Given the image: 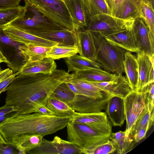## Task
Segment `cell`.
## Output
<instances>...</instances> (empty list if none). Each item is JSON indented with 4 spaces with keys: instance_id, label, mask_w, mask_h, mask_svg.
<instances>
[{
    "instance_id": "obj_27",
    "label": "cell",
    "mask_w": 154,
    "mask_h": 154,
    "mask_svg": "<svg viewBox=\"0 0 154 154\" xmlns=\"http://www.w3.org/2000/svg\"><path fill=\"white\" fill-rule=\"evenodd\" d=\"M67 80L81 91L83 95L94 98H100L108 94L102 91L91 82L69 76Z\"/></svg>"
},
{
    "instance_id": "obj_39",
    "label": "cell",
    "mask_w": 154,
    "mask_h": 154,
    "mask_svg": "<svg viewBox=\"0 0 154 154\" xmlns=\"http://www.w3.org/2000/svg\"><path fill=\"white\" fill-rule=\"evenodd\" d=\"M142 93L145 100L146 105L148 106L150 112L154 110V82L149 83L143 88Z\"/></svg>"
},
{
    "instance_id": "obj_7",
    "label": "cell",
    "mask_w": 154,
    "mask_h": 154,
    "mask_svg": "<svg viewBox=\"0 0 154 154\" xmlns=\"http://www.w3.org/2000/svg\"><path fill=\"white\" fill-rule=\"evenodd\" d=\"M25 45L11 39L3 29H0V51L6 59L7 66L14 73L19 71L28 61L21 51Z\"/></svg>"
},
{
    "instance_id": "obj_6",
    "label": "cell",
    "mask_w": 154,
    "mask_h": 154,
    "mask_svg": "<svg viewBox=\"0 0 154 154\" xmlns=\"http://www.w3.org/2000/svg\"><path fill=\"white\" fill-rule=\"evenodd\" d=\"M45 15L64 28L75 30L64 1L61 0H29Z\"/></svg>"
},
{
    "instance_id": "obj_16",
    "label": "cell",
    "mask_w": 154,
    "mask_h": 154,
    "mask_svg": "<svg viewBox=\"0 0 154 154\" xmlns=\"http://www.w3.org/2000/svg\"><path fill=\"white\" fill-rule=\"evenodd\" d=\"M31 34L55 42L58 46H78L77 37L75 30L65 29L61 30L36 32Z\"/></svg>"
},
{
    "instance_id": "obj_32",
    "label": "cell",
    "mask_w": 154,
    "mask_h": 154,
    "mask_svg": "<svg viewBox=\"0 0 154 154\" xmlns=\"http://www.w3.org/2000/svg\"><path fill=\"white\" fill-rule=\"evenodd\" d=\"M109 139L115 145L118 154L125 153L130 149L133 144V139L129 136L126 137L125 131L112 133Z\"/></svg>"
},
{
    "instance_id": "obj_33",
    "label": "cell",
    "mask_w": 154,
    "mask_h": 154,
    "mask_svg": "<svg viewBox=\"0 0 154 154\" xmlns=\"http://www.w3.org/2000/svg\"><path fill=\"white\" fill-rule=\"evenodd\" d=\"M79 52L78 46L65 47L56 45L51 48L47 53L46 57L54 60L62 58H67L77 54Z\"/></svg>"
},
{
    "instance_id": "obj_28",
    "label": "cell",
    "mask_w": 154,
    "mask_h": 154,
    "mask_svg": "<svg viewBox=\"0 0 154 154\" xmlns=\"http://www.w3.org/2000/svg\"><path fill=\"white\" fill-rule=\"evenodd\" d=\"M140 2L134 0L125 1L118 7L112 16L123 19H135L139 17Z\"/></svg>"
},
{
    "instance_id": "obj_41",
    "label": "cell",
    "mask_w": 154,
    "mask_h": 154,
    "mask_svg": "<svg viewBox=\"0 0 154 154\" xmlns=\"http://www.w3.org/2000/svg\"><path fill=\"white\" fill-rule=\"evenodd\" d=\"M0 154H20L19 151L14 146L8 143H0Z\"/></svg>"
},
{
    "instance_id": "obj_38",
    "label": "cell",
    "mask_w": 154,
    "mask_h": 154,
    "mask_svg": "<svg viewBox=\"0 0 154 154\" xmlns=\"http://www.w3.org/2000/svg\"><path fill=\"white\" fill-rule=\"evenodd\" d=\"M75 95L64 82L54 89L51 95L68 104L72 100Z\"/></svg>"
},
{
    "instance_id": "obj_18",
    "label": "cell",
    "mask_w": 154,
    "mask_h": 154,
    "mask_svg": "<svg viewBox=\"0 0 154 154\" xmlns=\"http://www.w3.org/2000/svg\"><path fill=\"white\" fill-rule=\"evenodd\" d=\"M137 53L138 81L136 91L141 93L145 86L154 82V66L147 55L140 52Z\"/></svg>"
},
{
    "instance_id": "obj_53",
    "label": "cell",
    "mask_w": 154,
    "mask_h": 154,
    "mask_svg": "<svg viewBox=\"0 0 154 154\" xmlns=\"http://www.w3.org/2000/svg\"></svg>"
},
{
    "instance_id": "obj_45",
    "label": "cell",
    "mask_w": 154,
    "mask_h": 154,
    "mask_svg": "<svg viewBox=\"0 0 154 154\" xmlns=\"http://www.w3.org/2000/svg\"><path fill=\"white\" fill-rule=\"evenodd\" d=\"M37 112L45 115H54V112L48 108L45 105L40 103L37 104L36 106Z\"/></svg>"
},
{
    "instance_id": "obj_9",
    "label": "cell",
    "mask_w": 154,
    "mask_h": 154,
    "mask_svg": "<svg viewBox=\"0 0 154 154\" xmlns=\"http://www.w3.org/2000/svg\"><path fill=\"white\" fill-rule=\"evenodd\" d=\"M27 153L33 154H83V149L72 142L55 136L50 141L43 138L41 144Z\"/></svg>"
},
{
    "instance_id": "obj_11",
    "label": "cell",
    "mask_w": 154,
    "mask_h": 154,
    "mask_svg": "<svg viewBox=\"0 0 154 154\" xmlns=\"http://www.w3.org/2000/svg\"><path fill=\"white\" fill-rule=\"evenodd\" d=\"M132 30L138 52L148 56H154V35L141 18L134 19Z\"/></svg>"
},
{
    "instance_id": "obj_14",
    "label": "cell",
    "mask_w": 154,
    "mask_h": 154,
    "mask_svg": "<svg viewBox=\"0 0 154 154\" xmlns=\"http://www.w3.org/2000/svg\"><path fill=\"white\" fill-rule=\"evenodd\" d=\"M64 2L71 17L74 29L85 28L89 21L86 0H65Z\"/></svg>"
},
{
    "instance_id": "obj_26",
    "label": "cell",
    "mask_w": 154,
    "mask_h": 154,
    "mask_svg": "<svg viewBox=\"0 0 154 154\" xmlns=\"http://www.w3.org/2000/svg\"><path fill=\"white\" fill-rule=\"evenodd\" d=\"M65 62L67 66V72L89 69H102L100 65L96 61H93L77 54L67 58Z\"/></svg>"
},
{
    "instance_id": "obj_52",
    "label": "cell",
    "mask_w": 154,
    "mask_h": 154,
    "mask_svg": "<svg viewBox=\"0 0 154 154\" xmlns=\"http://www.w3.org/2000/svg\"><path fill=\"white\" fill-rule=\"evenodd\" d=\"M20 1L21 0H20Z\"/></svg>"
},
{
    "instance_id": "obj_30",
    "label": "cell",
    "mask_w": 154,
    "mask_h": 154,
    "mask_svg": "<svg viewBox=\"0 0 154 154\" xmlns=\"http://www.w3.org/2000/svg\"><path fill=\"white\" fill-rule=\"evenodd\" d=\"M51 47L31 44H25L21 51L28 61H35L46 58V54Z\"/></svg>"
},
{
    "instance_id": "obj_43",
    "label": "cell",
    "mask_w": 154,
    "mask_h": 154,
    "mask_svg": "<svg viewBox=\"0 0 154 154\" xmlns=\"http://www.w3.org/2000/svg\"><path fill=\"white\" fill-rule=\"evenodd\" d=\"M20 0H0V9L13 8L19 5Z\"/></svg>"
},
{
    "instance_id": "obj_24",
    "label": "cell",
    "mask_w": 154,
    "mask_h": 154,
    "mask_svg": "<svg viewBox=\"0 0 154 154\" xmlns=\"http://www.w3.org/2000/svg\"><path fill=\"white\" fill-rule=\"evenodd\" d=\"M116 75L102 69H89L73 72L69 77L91 82H103L112 80Z\"/></svg>"
},
{
    "instance_id": "obj_25",
    "label": "cell",
    "mask_w": 154,
    "mask_h": 154,
    "mask_svg": "<svg viewBox=\"0 0 154 154\" xmlns=\"http://www.w3.org/2000/svg\"><path fill=\"white\" fill-rule=\"evenodd\" d=\"M124 65L126 78L133 91H136L138 81V64L136 57L131 52H125Z\"/></svg>"
},
{
    "instance_id": "obj_10",
    "label": "cell",
    "mask_w": 154,
    "mask_h": 154,
    "mask_svg": "<svg viewBox=\"0 0 154 154\" xmlns=\"http://www.w3.org/2000/svg\"><path fill=\"white\" fill-rule=\"evenodd\" d=\"M123 100L126 121L125 135L127 137L132 127L145 108L146 104L143 94L133 91Z\"/></svg>"
},
{
    "instance_id": "obj_46",
    "label": "cell",
    "mask_w": 154,
    "mask_h": 154,
    "mask_svg": "<svg viewBox=\"0 0 154 154\" xmlns=\"http://www.w3.org/2000/svg\"><path fill=\"white\" fill-rule=\"evenodd\" d=\"M15 73L0 82V94L4 92L6 88L13 81L16 77Z\"/></svg>"
},
{
    "instance_id": "obj_44",
    "label": "cell",
    "mask_w": 154,
    "mask_h": 154,
    "mask_svg": "<svg viewBox=\"0 0 154 154\" xmlns=\"http://www.w3.org/2000/svg\"><path fill=\"white\" fill-rule=\"evenodd\" d=\"M111 11L112 15L116 11L118 7L125 1L127 0H106ZM140 2V0H134Z\"/></svg>"
},
{
    "instance_id": "obj_34",
    "label": "cell",
    "mask_w": 154,
    "mask_h": 154,
    "mask_svg": "<svg viewBox=\"0 0 154 154\" xmlns=\"http://www.w3.org/2000/svg\"><path fill=\"white\" fill-rule=\"evenodd\" d=\"M154 114V110L150 112L146 105L132 127L129 136L132 138V135L137 131L143 128H147L149 129L153 124Z\"/></svg>"
},
{
    "instance_id": "obj_49",
    "label": "cell",
    "mask_w": 154,
    "mask_h": 154,
    "mask_svg": "<svg viewBox=\"0 0 154 154\" xmlns=\"http://www.w3.org/2000/svg\"><path fill=\"white\" fill-rule=\"evenodd\" d=\"M0 143H7L3 137L2 135L0 132Z\"/></svg>"
},
{
    "instance_id": "obj_15",
    "label": "cell",
    "mask_w": 154,
    "mask_h": 154,
    "mask_svg": "<svg viewBox=\"0 0 154 154\" xmlns=\"http://www.w3.org/2000/svg\"><path fill=\"white\" fill-rule=\"evenodd\" d=\"M91 82L103 91L123 98L133 91L127 79L122 74H116L109 82Z\"/></svg>"
},
{
    "instance_id": "obj_4",
    "label": "cell",
    "mask_w": 154,
    "mask_h": 154,
    "mask_svg": "<svg viewBox=\"0 0 154 154\" xmlns=\"http://www.w3.org/2000/svg\"><path fill=\"white\" fill-rule=\"evenodd\" d=\"M25 5L22 14L10 25L31 34L36 32L61 30L65 28L47 17L29 0H24Z\"/></svg>"
},
{
    "instance_id": "obj_31",
    "label": "cell",
    "mask_w": 154,
    "mask_h": 154,
    "mask_svg": "<svg viewBox=\"0 0 154 154\" xmlns=\"http://www.w3.org/2000/svg\"><path fill=\"white\" fill-rule=\"evenodd\" d=\"M139 17L141 18L154 35V5L149 0H140Z\"/></svg>"
},
{
    "instance_id": "obj_21",
    "label": "cell",
    "mask_w": 154,
    "mask_h": 154,
    "mask_svg": "<svg viewBox=\"0 0 154 154\" xmlns=\"http://www.w3.org/2000/svg\"><path fill=\"white\" fill-rule=\"evenodd\" d=\"M43 137L40 134H22L13 137L6 142L16 147L20 154H26L39 145Z\"/></svg>"
},
{
    "instance_id": "obj_51",
    "label": "cell",
    "mask_w": 154,
    "mask_h": 154,
    "mask_svg": "<svg viewBox=\"0 0 154 154\" xmlns=\"http://www.w3.org/2000/svg\"><path fill=\"white\" fill-rule=\"evenodd\" d=\"M62 0V1H63L64 2L65 0Z\"/></svg>"
},
{
    "instance_id": "obj_20",
    "label": "cell",
    "mask_w": 154,
    "mask_h": 154,
    "mask_svg": "<svg viewBox=\"0 0 154 154\" xmlns=\"http://www.w3.org/2000/svg\"><path fill=\"white\" fill-rule=\"evenodd\" d=\"M105 110L112 125L121 127L123 124L126 120L123 98L112 96L108 100Z\"/></svg>"
},
{
    "instance_id": "obj_17",
    "label": "cell",
    "mask_w": 154,
    "mask_h": 154,
    "mask_svg": "<svg viewBox=\"0 0 154 154\" xmlns=\"http://www.w3.org/2000/svg\"><path fill=\"white\" fill-rule=\"evenodd\" d=\"M132 26L109 33H100L111 43L127 51L137 53L138 50L135 43Z\"/></svg>"
},
{
    "instance_id": "obj_2",
    "label": "cell",
    "mask_w": 154,
    "mask_h": 154,
    "mask_svg": "<svg viewBox=\"0 0 154 154\" xmlns=\"http://www.w3.org/2000/svg\"><path fill=\"white\" fill-rule=\"evenodd\" d=\"M72 116L60 117L38 112L14 113L0 123V132L6 142L22 134H52L66 127Z\"/></svg>"
},
{
    "instance_id": "obj_12",
    "label": "cell",
    "mask_w": 154,
    "mask_h": 154,
    "mask_svg": "<svg viewBox=\"0 0 154 154\" xmlns=\"http://www.w3.org/2000/svg\"><path fill=\"white\" fill-rule=\"evenodd\" d=\"M113 96L107 94L101 98H94L75 94L72 100L67 104L79 113H98L106 110L108 100Z\"/></svg>"
},
{
    "instance_id": "obj_5",
    "label": "cell",
    "mask_w": 154,
    "mask_h": 154,
    "mask_svg": "<svg viewBox=\"0 0 154 154\" xmlns=\"http://www.w3.org/2000/svg\"><path fill=\"white\" fill-rule=\"evenodd\" d=\"M68 141L82 149L106 142L111 135L101 133L89 126L71 120L66 126Z\"/></svg>"
},
{
    "instance_id": "obj_29",
    "label": "cell",
    "mask_w": 154,
    "mask_h": 154,
    "mask_svg": "<svg viewBox=\"0 0 154 154\" xmlns=\"http://www.w3.org/2000/svg\"><path fill=\"white\" fill-rule=\"evenodd\" d=\"M45 106L56 116H72L75 112L66 103L51 95L47 99Z\"/></svg>"
},
{
    "instance_id": "obj_1",
    "label": "cell",
    "mask_w": 154,
    "mask_h": 154,
    "mask_svg": "<svg viewBox=\"0 0 154 154\" xmlns=\"http://www.w3.org/2000/svg\"><path fill=\"white\" fill-rule=\"evenodd\" d=\"M69 74L58 69L51 73L19 74L5 90V104L13 106L18 113L37 112V104L45 105L53 91L68 79Z\"/></svg>"
},
{
    "instance_id": "obj_48",
    "label": "cell",
    "mask_w": 154,
    "mask_h": 154,
    "mask_svg": "<svg viewBox=\"0 0 154 154\" xmlns=\"http://www.w3.org/2000/svg\"><path fill=\"white\" fill-rule=\"evenodd\" d=\"M0 63L2 62L5 63H7V61L6 59L3 56L2 54L1 53L0 51Z\"/></svg>"
},
{
    "instance_id": "obj_50",
    "label": "cell",
    "mask_w": 154,
    "mask_h": 154,
    "mask_svg": "<svg viewBox=\"0 0 154 154\" xmlns=\"http://www.w3.org/2000/svg\"><path fill=\"white\" fill-rule=\"evenodd\" d=\"M152 3L153 5H154V0H149Z\"/></svg>"
},
{
    "instance_id": "obj_35",
    "label": "cell",
    "mask_w": 154,
    "mask_h": 154,
    "mask_svg": "<svg viewBox=\"0 0 154 154\" xmlns=\"http://www.w3.org/2000/svg\"><path fill=\"white\" fill-rule=\"evenodd\" d=\"M86 0L89 20L99 15L106 14L112 15L110 8L106 0Z\"/></svg>"
},
{
    "instance_id": "obj_3",
    "label": "cell",
    "mask_w": 154,
    "mask_h": 154,
    "mask_svg": "<svg viewBox=\"0 0 154 154\" xmlns=\"http://www.w3.org/2000/svg\"><path fill=\"white\" fill-rule=\"evenodd\" d=\"M91 32L96 49L95 61L105 71L116 74L125 72L124 61L127 51L110 42L100 33Z\"/></svg>"
},
{
    "instance_id": "obj_47",
    "label": "cell",
    "mask_w": 154,
    "mask_h": 154,
    "mask_svg": "<svg viewBox=\"0 0 154 154\" xmlns=\"http://www.w3.org/2000/svg\"><path fill=\"white\" fill-rule=\"evenodd\" d=\"M13 72L12 70L9 68L3 70H0V82L11 75Z\"/></svg>"
},
{
    "instance_id": "obj_23",
    "label": "cell",
    "mask_w": 154,
    "mask_h": 154,
    "mask_svg": "<svg viewBox=\"0 0 154 154\" xmlns=\"http://www.w3.org/2000/svg\"><path fill=\"white\" fill-rule=\"evenodd\" d=\"M76 31L79 55L96 61V49L91 32L85 28Z\"/></svg>"
},
{
    "instance_id": "obj_37",
    "label": "cell",
    "mask_w": 154,
    "mask_h": 154,
    "mask_svg": "<svg viewBox=\"0 0 154 154\" xmlns=\"http://www.w3.org/2000/svg\"><path fill=\"white\" fill-rule=\"evenodd\" d=\"M116 150L115 145L110 140L106 142L83 149V153L88 154H107L112 153Z\"/></svg>"
},
{
    "instance_id": "obj_42",
    "label": "cell",
    "mask_w": 154,
    "mask_h": 154,
    "mask_svg": "<svg viewBox=\"0 0 154 154\" xmlns=\"http://www.w3.org/2000/svg\"><path fill=\"white\" fill-rule=\"evenodd\" d=\"M149 130L147 128H143L137 131L132 136L133 142L135 143H137L145 138Z\"/></svg>"
},
{
    "instance_id": "obj_22",
    "label": "cell",
    "mask_w": 154,
    "mask_h": 154,
    "mask_svg": "<svg viewBox=\"0 0 154 154\" xmlns=\"http://www.w3.org/2000/svg\"><path fill=\"white\" fill-rule=\"evenodd\" d=\"M56 64L54 60L46 57L39 61H28L15 73L17 76L19 74L51 73L56 69Z\"/></svg>"
},
{
    "instance_id": "obj_36",
    "label": "cell",
    "mask_w": 154,
    "mask_h": 154,
    "mask_svg": "<svg viewBox=\"0 0 154 154\" xmlns=\"http://www.w3.org/2000/svg\"><path fill=\"white\" fill-rule=\"evenodd\" d=\"M24 6L20 5L13 8L0 9V29L10 24L22 14Z\"/></svg>"
},
{
    "instance_id": "obj_8",
    "label": "cell",
    "mask_w": 154,
    "mask_h": 154,
    "mask_svg": "<svg viewBox=\"0 0 154 154\" xmlns=\"http://www.w3.org/2000/svg\"><path fill=\"white\" fill-rule=\"evenodd\" d=\"M134 20L133 18L123 19L111 15L100 14L90 19L85 29L91 32L109 33L132 26Z\"/></svg>"
},
{
    "instance_id": "obj_40",
    "label": "cell",
    "mask_w": 154,
    "mask_h": 154,
    "mask_svg": "<svg viewBox=\"0 0 154 154\" xmlns=\"http://www.w3.org/2000/svg\"><path fill=\"white\" fill-rule=\"evenodd\" d=\"M16 112L14 107L5 104L0 107V123L10 117Z\"/></svg>"
},
{
    "instance_id": "obj_19",
    "label": "cell",
    "mask_w": 154,
    "mask_h": 154,
    "mask_svg": "<svg viewBox=\"0 0 154 154\" xmlns=\"http://www.w3.org/2000/svg\"><path fill=\"white\" fill-rule=\"evenodd\" d=\"M3 29L9 37L25 44H31L49 47L58 45L55 42L26 32L10 24Z\"/></svg>"
},
{
    "instance_id": "obj_13",
    "label": "cell",
    "mask_w": 154,
    "mask_h": 154,
    "mask_svg": "<svg viewBox=\"0 0 154 154\" xmlns=\"http://www.w3.org/2000/svg\"><path fill=\"white\" fill-rule=\"evenodd\" d=\"M71 121L86 125L103 134L111 135L112 133L111 124L105 112L82 113L75 112Z\"/></svg>"
}]
</instances>
